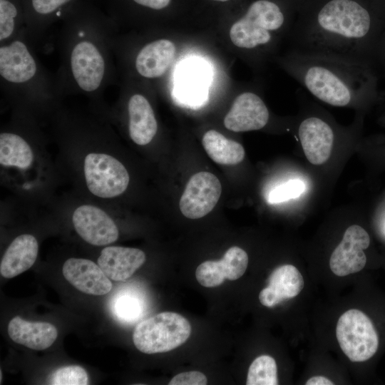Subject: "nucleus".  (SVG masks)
<instances>
[{"mask_svg":"<svg viewBox=\"0 0 385 385\" xmlns=\"http://www.w3.org/2000/svg\"><path fill=\"white\" fill-rule=\"evenodd\" d=\"M246 384H278L277 367L274 359L269 355L257 357L249 367Z\"/></svg>","mask_w":385,"mask_h":385,"instance_id":"393cba45","label":"nucleus"},{"mask_svg":"<svg viewBox=\"0 0 385 385\" xmlns=\"http://www.w3.org/2000/svg\"><path fill=\"white\" fill-rule=\"evenodd\" d=\"M145 261V255L140 249L108 246L101 250L97 262L110 279L125 281Z\"/></svg>","mask_w":385,"mask_h":385,"instance_id":"f3484780","label":"nucleus"},{"mask_svg":"<svg viewBox=\"0 0 385 385\" xmlns=\"http://www.w3.org/2000/svg\"><path fill=\"white\" fill-rule=\"evenodd\" d=\"M304 0H252L232 25L230 36L237 47L255 50L272 43L274 34H289Z\"/></svg>","mask_w":385,"mask_h":385,"instance_id":"20e7f679","label":"nucleus"},{"mask_svg":"<svg viewBox=\"0 0 385 385\" xmlns=\"http://www.w3.org/2000/svg\"><path fill=\"white\" fill-rule=\"evenodd\" d=\"M336 337L342 351L354 362L371 359L378 349L379 337L372 322L356 309H351L340 316Z\"/></svg>","mask_w":385,"mask_h":385,"instance_id":"0eeeda50","label":"nucleus"},{"mask_svg":"<svg viewBox=\"0 0 385 385\" xmlns=\"http://www.w3.org/2000/svg\"><path fill=\"white\" fill-rule=\"evenodd\" d=\"M298 135L307 160L322 165L329 158L335 133L329 123L318 116L307 117L300 123Z\"/></svg>","mask_w":385,"mask_h":385,"instance_id":"ddd939ff","label":"nucleus"},{"mask_svg":"<svg viewBox=\"0 0 385 385\" xmlns=\"http://www.w3.org/2000/svg\"><path fill=\"white\" fill-rule=\"evenodd\" d=\"M202 142L207 154L216 163L236 165L245 158V150L240 143L227 138L215 130L207 131Z\"/></svg>","mask_w":385,"mask_h":385,"instance_id":"4be33fe9","label":"nucleus"},{"mask_svg":"<svg viewBox=\"0 0 385 385\" xmlns=\"http://www.w3.org/2000/svg\"><path fill=\"white\" fill-rule=\"evenodd\" d=\"M175 54L173 43L158 39L144 46L138 52L135 67L138 73L147 78L162 76L172 63Z\"/></svg>","mask_w":385,"mask_h":385,"instance_id":"412c9836","label":"nucleus"},{"mask_svg":"<svg viewBox=\"0 0 385 385\" xmlns=\"http://www.w3.org/2000/svg\"><path fill=\"white\" fill-rule=\"evenodd\" d=\"M282 65L312 96L333 106L362 103L377 90L373 67L346 58L290 50Z\"/></svg>","mask_w":385,"mask_h":385,"instance_id":"f03ea898","label":"nucleus"},{"mask_svg":"<svg viewBox=\"0 0 385 385\" xmlns=\"http://www.w3.org/2000/svg\"><path fill=\"white\" fill-rule=\"evenodd\" d=\"M304 284L303 277L296 267L281 265L270 274L267 287L260 292V302L265 307H273L284 300L297 297Z\"/></svg>","mask_w":385,"mask_h":385,"instance_id":"dca6fc26","label":"nucleus"},{"mask_svg":"<svg viewBox=\"0 0 385 385\" xmlns=\"http://www.w3.org/2000/svg\"><path fill=\"white\" fill-rule=\"evenodd\" d=\"M288 36L291 50L373 67L381 61L385 19L372 0H304Z\"/></svg>","mask_w":385,"mask_h":385,"instance_id":"f257e3e1","label":"nucleus"},{"mask_svg":"<svg viewBox=\"0 0 385 385\" xmlns=\"http://www.w3.org/2000/svg\"><path fill=\"white\" fill-rule=\"evenodd\" d=\"M38 245L30 234L16 237L5 251L0 264V273L4 278H13L32 267L36 262Z\"/></svg>","mask_w":385,"mask_h":385,"instance_id":"6ab92c4d","label":"nucleus"},{"mask_svg":"<svg viewBox=\"0 0 385 385\" xmlns=\"http://www.w3.org/2000/svg\"><path fill=\"white\" fill-rule=\"evenodd\" d=\"M128 112L131 140L139 145H148L158 130V123L149 101L141 94H133L128 100Z\"/></svg>","mask_w":385,"mask_h":385,"instance_id":"aec40b11","label":"nucleus"},{"mask_svg":"<svg viewBox=\"0 0 385 385\" xmlns=\"http://www.w3.org/2000/svg\"><path fill=\"white\" fill-rule=\"evenodd\" d=\"M18 11L14 4L9 0H0V41L4 43L16 37V16Z\"/></svg>","mask_w":385,"mask_h":385,"instance_id":"bb28decb","label":"nucleus"},{"mask_svg":"<svg viewBox=\"0 0 385 385\" xmlns=\"http://www.w3.org/2000/svg\"><path fill=\"white\" fill-rule=\"evenodd\" d=\"M369 244V235L364 228L357 225L349 227L331 255L329 267L332 272L337 276L344 277L361 271L366 262L364 250Z\"/></svg>","mask_w":385,"mask_h":385,"instance_id":"9d476101","label":"nucleus"},{"mask_svg":"<svg viewBox=\"0 0 385 385\" xmlns=\"http://www.w3.org/2000/svg\"><path fill=\"white\" fill-rule=\"evenodd\" d=\"M306 385H333L334 383L325 376H316L310 378L305 383Z\"/></svg>","mask_w":385,"mask_h":385,"instance_id":"473e14b6","label":"nucleus"},{"mask_svg":"<svg viewBox=\"0 0 385 385\" xmlns=\"http://www.w3.org/2000/svg\"><path fill=\"white\" fill-rule=\"evenodd\" d=\"M135 3L142 6L153 10H161L167 8L172 0H133Z\"/></svg>","mask_w":385,"mask_h":385,"instance_id":"2f4dec72","label":"nucleus"},{"mask_svg":"<svg viewBox=\"0 0 385 385\" xmlns=\"http://www.w3.org/2000/svg\"><path fill=\"white\" fill-rule=\"evenodd\" d=\"M72 222L78 235L92 245H108L118 238V227L113 220L95 205L85 204L76 207Z\"/></svg>","mask_w":385,"mask_h":385,"instance_id":"9b49d317","label":"nucleus"},{"mask_svg":"<svg viewBox=\"0 0 385 385\" xmlns=\"http://www.w3.org/2000/svg\"><path fill=\"white\" fill-rule=\"evenodd\" d=\"M63 71L71 88L87 94L102 90L111 74L108 31H64Z\"/></svg>","mask_w":385,"mask_h":385,"instance_id":"7ed1b4c3","label":"nucleus"},{"mask_svg":"<svg viewBox=\"0 0 385 385\" xmlns=\"http://www.w3.org/2000/svg\"><path fill=\"white\" fill-rule=\"evenodd\" d=\"M381 62L385 64V43H384V46Z\"/></svg>","mask_w":385,"mask_h":385,"instance_id":"f704fd0d","label":"nucleus"},{"mask_svg":"<svg viewBox=\"0 0 385 385\" xmlns=\"http://www.w3.org/2000/svg\"><path fill=\"white\" fill-rule=\"evenodd\" d=\"M141 297L133 292L123 291L118 294L112 304V311L122 322H133L140 317L144 309Z\"/></svg>","mask_w":385,"mask_h":385,"instance_id":"a878e982","label":"nucleus"},{"mask_svg":"<svg viewBox=\"0 0 385 385\" xmlns=\"http://www.w3.org/2000/svg\"><path fill=\"white\" fill-rule=\"evenodd\" d=\"M222 192L221 183L214 174L199 172L190 177L180 197V210L189 219H198L211 212Z\"/></svg>","mask_w":385,"mask_h":385,"instance_id":"1a4fd4ad","label":"nucleus"},{"mask_svg":"<svg viewBox=\"0 0 385 385\" xmlns=\"http://www.w3.org/2000/svg\"><path fill=\"white\" fill-rule=\"evenodd\" d=\"M372 1L385 18V0H372Z\"/></svg>","mask_w":385,"mask_h":385,"instance_id":"72a5a7b5","label":"nucleus"},{"mask_svg":"<svg viewBox=\"0 0 385 385\" xmlns=\"http://www.w3.org/2000/svg\"><path fill=\"white\" fill-rule=\"evenodd\" d=\"M209 67L202 61L184 62L177 72L175 86L193 91H207L210 81Z\"/></svg>","mask_w":385,"mask_h":385,"instance_id":"b1692460","label":"nucleus"},{"mask_svg":"<svg viewBox=\"0 0 385 385\" xmlns=\"http://www.w3.org/2000/svg\"><path fill=\"white\" fill-rule=\"evenodd\" d=\"M0 76L4 86L11 90H32L41 85L43 71L26 38L17 36L1 43Z\"/></svg>","mask_w":385,"mask_h":385,"instance_id":"423d86ee","label":"nucleus"},{"mask_svg":"<svg viewBox=\"0 0 385 385\" xmlns=\"http://www.w3.org/2000/svg\"><path fill=\"white\" fill-rule=\"evenodd\" d=\"M65 279L79 291L91 295H104L112 288L110 279L103 271L91 260L71 257L62 268Z\"/></svg>","mask_w":385,"mask_h":385,"instance_id":"2eb2a0df","label":"nucleus"},{"mask_svg":"<svg viewBox=\"0 0 385 385\" xmlns=\"http://www.w3.org/2000/svg\"><path fill=\"white\" fill-rule=\"evenodd\" d=\"M207 382L205 374L197 371L183 372L175 376L170 385H205Z\"/></svg>","mask_w":385,"mask_h":385,"instance_id":"c756f323","label":"nucleus"},{"mask_svg":"<svg viewBox=\"0 0 385 385\" xmlns=\"http://www.w3.org/2000/svg\"><path fill=\"white\" fill-rule=\"evenodd\" d=\"M71 0H31L34 11L41 15L52 14Z\"/></svg>","mask_w":385,"mask_h":385,"instance_id":"7c9ffc66","label":"nucleus"},{"mask_svg":"<svg viewBox=\"0 0 385 385\" xmlns=\"http://www.w3.org/2000/svg\"><path fill=\"white\" fill-rule=\"evenodd\" d=\"M34 160L33 150L20 135L12 132L0 134V164L6 167L29 168Z\"/></svg>","mask_w":385,"mask_h":385,"instance_id":"5701e85b","label":"nucleus"},{"mask_svg":"<svg viewBox=\"0 0 385 385\" xmlns=\"http://www.w3.org/2000/svg\"><path fill=\"white\" fill-rule=\"evenodd\" d=\"M48 382L53 385H86L88 384V375L80 366H66L53 372Z\"/></svg>","mask_w":385,"mask_h":385,"instance_id":"cd10ccee","label":"nucleus"},{"mask_svg":"<svg viewBox=\"0 0 385 385\" xmlns=\"http://www.w3.org/2000/svg\"><path fill=\"white\" fill-rule=\"evenodd\" d=\"M270 113L262 99L255 93L239 95L225 115L224 125L234 132H246L263 128L268 123Z\"/></svg>","mask_w":385,"mask_h":385,"instance_id":"f8f14e48","label":"nucleus"},{"mask_svg":"<svg viewBox=\"0 0 385 385\" xmlns=\"http://www.w3.org/2000/svg\"><path fill=\"white\" fill-rule=\"evenodd\" d=\"M248 265V255L242 248H229L223 257L216 261H205L196 269L197 282L205 287L220 285L225 279L235 280L245 272Z\"/></svg>","mask_w":385,"mask_h":385,"instance_id":"4468645a","label":"nucleus"},{"mask_svg":"<svg viewBox=\"0 0 385 385\" xmlns=\"http://www.w3.org/2000/svg\"><path fill=\"white\" fill-rule=\"evenodd\" d=\"M304 189L302 181L289 180L272 189L268 195V201L270 203H277L296 198L302 195Z\"/></svg>","mask_w":385,"mask_h":385,"instance_id":"c85d7f7f","label":"nucleus"},{"mask_svg":"<svg viewBox=\"0 0 385 385\" xmlns=\"http://www.w3.org/2000/svg\"><path fill=\"white\" fill-rule=\"evenodd\" d=\"M191 333L189 322L182 315L171 312L157 314L135 326L133 341L145 354H157L173 350L185 343Z\"/></svg>","mask_w":385,"mask_h":385,"instance_id":"39448f33","label":"nucleus"},{"mask_svg":"<svg viewBox=\"0 0 385 385\" xmlns=\"http://www.w3.org/2000/svg\"><path fill=\"white\" fill-rule=\"evenodd\" d=\"M8 334L16 344L34 350H43L56 341L58 331L51 323L29 322L16 316L8 324Z\"/></svg>","mask_w":385,"mask_h":385,"instance_id":"a211bd4d","label":"nucleus"},{"mask_svg":"<svg viewBox=\"0 0 385 385\" xmlns=\"http://www.w3.org/2000/svg\"><path fill=\"white\" fill-rule=\"evenodd\" d=\"M83 173L88 190L101 198L119 196L126 190L130 180L123 164L103 153H91L86 155Z\"/></svg>","mask_w":385,"mask_h":385,"instance_id":"6e6552de","label":"nucleus"},{"mask_svg":"<svg viewBox=\"0 0 385 385\" xmlns=\"http://www.w3.org/2000/svg\"><path fill=\"white\" fill-rule=\"evenodd\" d=\"M210 1H215V2H220V3H223V2H227V1H230L231 0H210Z\"/></svg>","mask_w":385,"mask_h":385,"instance_id":"c9c22d12","label":"nucleus"}]
</instances>
